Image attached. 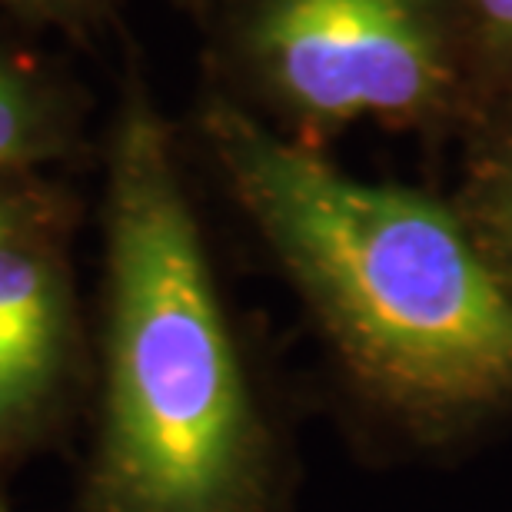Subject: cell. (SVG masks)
<instances>
[{
	"mask_svg": "<svg viewBox=\"0 0 512 512\" xmlns=\"http://www.w3.org/2000/svg\"><path fill=\"white\" fill-rule=\"evenodd\" d=\"M0 512H4V506H0Z\"/></svg>",
	"mask_w": 512,
	"mask_h": 512,
	"instance_id": "obj_10",
	"label": "cell"
},
{
	"mask_svg": "<svg viewBox=\"0 0 512 512\" xmlns=\"http://www.w3.org/2000/svg\"><path fill=\"white\" fill-rule=\"evenodd\" d=\"M100 512H266L270 453L167 130L140 94L110 160Z\"/></svg>",
	"mask_w": 512,
	"mask_h": 512,
	"instance_id": "obj_2",
	"label": "cell"
},
{
	"mask_svg": "<svg viewBox=\"0 0 512 512\" xmlns=\"http://www.w3.org/2000/svg\"><path fill=\"white\" fill-rule=\"evenodd\" d=\"M47 143V114L27 80L0 64V167L20 163Z\"/></svg>",
	"mask_w": 512,
	"mask_h": 512,
	"instance_id": "obj_5",
	"label": "cell"
},
{
	"mask_svg": "<svg viewBox=\"0 0 512 512\" xmlns=\"http://www.w3.org/2000/svg\"><path fill=\"white\" fill-rule=\"evenodd\" d=\"M250 44L273 94L323 130L413 124L436 114L453 84L426 0H263Z\"/></svg>",
	"mask_w": 512,
	"mask_h": 512,
	"instance_id": "obj_3",
	"label": "cell"
},
{
	"mask_svg": "<svg viewBox=\"0 0 512 512\" xmlns=\"http://www.w3.org/2000/svg\"><path fill=\"white\" fill-rule=\"evenodd\" d=\"M27 4H50V0H27Z\"/></svg>",
	"mask_w": 512,
	"mask_h": 512,
	"instance_id": "obj_9",
	"label": "cell"
},
{
	"mask_svg": "<svg viewBox=\"0 0 512 512\" xmlns=\"http://www.w3.org/2000/svg\"><path fill=\"white\" fill-rule=\"evenodd\" d=\"M20 227H24V207H20V200L0 190V247L14 243L20 237Z\"/></svg>",
	"mask_w": 512,
	"mask_h": 512,
	"instance_id": "obj_8",
	"label": "cell"
},
{
	"mask_svg": "<svg viewBox=\"0 0 512 512\" xmlns=\"http://www.w3.org/2000/svg\"><path fill=\"white\" fill-rule=\"evenodd\" d=\"M469 7L486 44L512 54V0H469Z\"/></svg>",
	"mask_w": 512,
	"mask_h": 512,
	"instance_id": "obj_7",
	"label": "cell"
},
{
	"mask_svg": "<svg viewBox=\"0 0 512 512\" xmlns=\"http://www.w3.org/2000/svg\"><path fill=\"white\" fill-rule=\"evenodd\" d=\"M459 220L512 293V133L479 167Z\"/></svg>",
	"mask_w": 512,
	"mask_h": 512,
	"instance_id": "obj_4",
	"label": "cell"
},
{
	"mask_svg": "<svg viewBox=\"0 0 512 512\" xmlns=\"http://www.w3.org/2000/svg\"><path fill=\"white\" fill-rule=\"evenodd\" d=\"M44 393L47 389L27 373V366L20 363V356L14 353V346L7 340L4 326H0V429L17 423L27 409H34V403Z\"/></svg>",
	"mask_w": 512,
	"mask_h": 512,
	"instance_id": "obj_6",
	"label": "cell"
},
{
	"mask_svg": "<svg viewBox=\"0 0 512 512\" xmlns=\"http://www.w3.org/2000/svg\"><path fill=\"white\" fill-rule=\"evenodd\" d=\"M207 137L366 403L423 439L512 419V293L459 213L346 177L227 104Z\"/></svg>",
	"mask_w": 512,
	"mask_h": 512,
	"instance_id": "obj_1",
	"label": "cell"
}]
</instances>
